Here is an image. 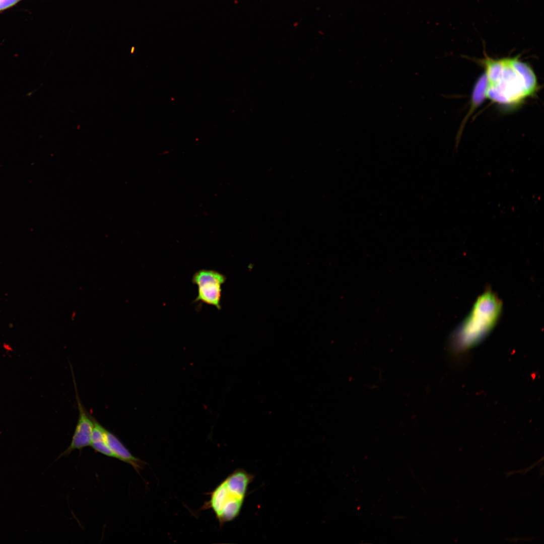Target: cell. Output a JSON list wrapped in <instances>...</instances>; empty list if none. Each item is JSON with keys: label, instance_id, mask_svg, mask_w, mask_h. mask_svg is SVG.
Segmentation results:
<instances>
[{"label": "cell", "instance_id": "1", "mask_svg": "<svg viewBox=\"0 0 544 544\" xmlns=\"http://www.w3.org/2000/svg\"><path fill=\"white\" fill-rule=\"evenodd\" d=\"M487 79L486 98L499 105L516 107L537 91L536 75L519 56L480 60Z\"/></svg>", "mask_w": 544, "mask_h": 544}, {"label": "cell", "instance_id": "2", "mask_svg": "<svg viewBox=\"0 0 544 544\" xmlns=\"http://www.w3.org/2000/svg\"><path fill=\"white\" fill-rule=\"evenodd\" d=\"M502 302L491 289L487 288L476 299L470 312L453 331L449 344L452 349L461 352L481 343L498 322Z\"/></svg>", "mask_w": 544, "mask_h": 544}, {"label": "cell", "instance_id": "3", "mask_svg": "<svg viewBox=\"0 0 544 544\" xmlns=\"http://www.w3.org/2000/svg\"><path fill=\"white\" fill-rule=\"evenodd\" d=\"M253 475L237 468L221 482L210 494L202 509H211L219 524L235 519L239 514Z\"/></svg>", "mask_w": 544, "mask_h": 544}, {"label": "cell", "instance_id": "4", "mask_svg": "<svg viewBox=\"0 0 544 544\" xmlns=\"http://www.w3.org/2000/svg\"><path fill=\"white\" fill-rule=\"evenodd\" d=\"M226 280L225 276L214 270L197 271L192 279V283L197 287V296L194 302H200L221 310L222 286Z\"/></svg>", "mask_w": 544, "mask_h": 544}, {"label": "cell", "instance_id": "5", "mask_svg": "<svg viewBox=\"0 0 544 544\" xmlns=\"http://www.w3.org/2000/svg\"><path fill=\"white\" fill-rule=\"evenodd\" d=\"M74 382L79 413L78 420L70 445L58 458L69 455L75 450H82L84 448L91 446V444L94 426L93 417L89 414L80 399L74 378Z\"/></svg>", "mask_w": 544, "mask_h": 544}, {"label": "cell", "instance_id": "6", "mask_svg": "<svg viewBox=\"0 0 544 544\" xmlns=\"http://www.w3.org/2000/svg\"><path fill=\"white\" fill-rule=\"evenodd\" d=\"M106 443L117 457V459L131 465L136 471L140 473L146 465V462L133 456L121 441L112 433L106 429L105 431Z\"/></svg>", "mask_w": 544, "mask_h": 544}, {"label": "cell", "instance_id": "7", "mask_svg": "<svg viewBox=\"0 0 544 544\" xmlns=\"http://www.w3.org/2000/svg\"><path fill=\"white\" fill-rule=\"evenodd\" d=\"M94 426L91 446L96 451L108 457L117 459L108 446L105 438V428L93 417Z\"/></svg>", "mask_w": 544, "mask_h": 544}, {"label": "cell", "instance_id": "8", "mask_svg": "<svg viewBox=\"0 0 544 544\" xmlns=\"http://www.w3.org/2000/svg\"><path fill=\"white\" fill-rule=\"evenodd\" d=\"M487 88V79L485 73L483 74L477 81L472 94L471 107L465 117L464 122L467 119L472 112L479 106L486 98V91Z\"/></svg>", "mask_w": 544, "mask_h": 544}, {"label": "cell", "instance_id": "9", "mask_svg": "<svg viewBox=\"0 0 544 544\" xmlns=\"http://www.w3.org/2000/svg\"><path fill=\"white\" fill-rule=\"evenodd\" d=\"M20 0H0V11L8 8Z\"/></svg>", "mask_w": 544, "mask_h": 544}]
</instances>
